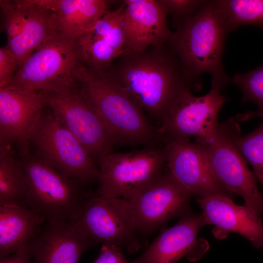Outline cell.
I'll list each match as a JSON object with an SVG mask.
<instances>
[{"instance_id": "cell-2", "label": "cell", "mask_w": 263, "mask_h": 263, "mask_svg": "<svg viewBox=\"0 0 263 263\" xmlns=\"http://www.w3.org/2000/svg\"><path fill=\"white\" fill-rule=\"evenodd\" d=\"M78 79L115 143L152 146L162 142L158 127L148 119L110 68L95 70L83 66Z\"/></svg>"}, {"instance_id": "cell-3", "label": "cell", "mask_w": 263, "mask_h": 263, "mask_svg": "<svg viewBox=\"0 0 263 263\" xmlns=\"http://www.w3.org/2000/svg\"><path fill=\"white\" fill-rule=\"evenodd\" d=\"M215 0L207 2L166 42L192 80L200 82L205 73L211 76V85L225 87L230 80L222 62L226 38L229 33Z\"/></svg>"}, {"instance_id": "cell-29", "label": "cell", "mask_w": 263, "mask_h": 263, "mask_svg": "<svg viewBox=\"0 0 263 263\" xmlns=\"http://www.w3.org/2000/svg\"><path fill=\"white\" fill-rule=\"evenodd\" d=\"M93 263H131L123 255L122 249L112 245H102L100 254Z\"/></svg>"}, {"instance_id": "cell-26", "label": "cell", "mask_w": 263, "mask_h": 263, "mask_svg": "<svg viewBox=\"0 0 263 263\" xmlns=\"http://www.w3.org/2000/svg\"><path fill=\"white\" fill-rule=\"evenodd\" d=\"M231 82L242 91V103L251 102L258 110L251 112L252 118L263 116V63L249 72L236 74Z\"/></svg>"}, {"instance_id": "cell-8", "label": "cell", "mask_w": 263, "mask_h": 263, "mask_svg": "<svg viewBox=\"0 0 263 263\" xmlns=\"http://www.w3.org/2000/svg\"><path fill=\"white\" fill-rule=\"evenodd\" d=\"M237 120L236 116L219 124L213 136L202 145L217 180L229 192L241 196L245 206L255 216L261 217L263 215V195L254 173L234 142L235 136L241 132Z\"/></svg>"}, {"instance_id": "cell-15", "label": "cell", "mask_w": 263, "mask_h": 263, "mask_svg": "<svg viewBox=\"0 0 263 263\" xmlns=\"http://www.w3.org/2000/svg\"><path fill=\"white\" fill-rule=\"evenodd\" d=\"M123 52L139 53L165 44L172 32L155 0H124Z\"/></svg>"}, {"instance_id": "cell-24", "label": "cell", "mask_w": 263, "mask_h": 263, "mask_svg": "<svg viewBox=\"0 0 263 263\" xmlns=\"http://www.w3.org/2000/svg\"><path fill=\"white\" fill-rule=\"evenodd\" d=\"M230 32L243 25L263 28V0H216Z\"/></svg>"}, {"instance_id": "cell-9", "label": "cell", "mask_w": 263, "mask_h": 263, "mask_svg": "<svg viewBox=\"0 0 263 263\" xmlns=\"http://www.w3.org/2000/svg\"><path fill=\"white\" fill-rule=\"evenodd\" d=\"M69 222L94 244L112 245L128 253L144 246L135 228L127 200L90 192L77 216Z\"/></svg>"}, {"instance_id": "cell-17", "label": "cell", "mask_w": 263, "mask_h": 263, "mask_svg": "<svg viewBox=\"0 0 263 263\" xmlns=\"http://www.w3.org/2000/svg\"><path fill=\"white\" fill-rule=\"evenodd\" d=\"M124 8L123 0L116 8L106 12L91 30L77 38L87 67L108 69L123 52Z\"/></svg>"}, {"instance_id": "cell-6", "label": "cell", "mask_w": 263, "mask_h": 263, "mask_svg": "<svg viewBox=\"0 0 263 263\" xmlns=\"http://www.w3.org/2000/svg\"><path fill=\"white\" fill-rule=\"evenodd\" d=\"M83 66L77 39L57 34L37 48L23 62L9 84L50 92L76 83Z\"/></svg>"}, {"instance_id": "cell-25", "label": "cell", "mask_w": 263, "mask_h": 263, "mask_svg": "<svg viewBox=\"0 0 263 263\" xmlns=\"http://www.w3.org/2000/svg\"><path fill=\"white\" fill-rule=\"evenodd\" d=\"M234 142L244 159L252 166L253 173L263 188V121L246 135L238 133Z\"/></svg>"}, {"instance_id": "cell-10", "label": "cell", "mask_w": 263, "mask_h": 263, "mask_svg": "<svg viewBox=\"0 0 263 263\" xmlns=\"http://www.w3.org/2000/svg\"><path fill=\"white\" fill-rule=\"evenodd\" d=\"M48 93L47 106L97 164L116 144L79 82Z\"/></svg>"}, {"instance_id": "cell-21", "label": "cell", "mask_w": 263, "mask_h": 263, "mask_svg": "<svg viewBox=\"0 0 263 263\" xmlns=\"http://www.w3.org/2000/svg\"><path fill=\"white\" fill-rule=\"evenodd\" d=\"M24 21L19 32L7 39L5 46L16 58L19 67L38 47L57 35L54 15L34 0H26Z\"/></svg>"}, {"instance_id": "cell-11", "label": "cell", "mask_w": 263, "mask_h": 263, "mask_svg": "<svg viewBox=\"0 0 263 263\" xmlns=\"http://www.w3.org/2000/svg\"><path fill=\"white\" fill-rule=\"evenodd\" d=\"M220 87L211 85L209 92L200 96L192 91L185 93L158 127L162 142L190 140L203 145L214 134L219 113L227 101Z\"/></svg>"}, {"instance_id": "cell-1", "label": "cell", "mask_w": 263, "mask_h": 263, "mask_svg": "<svg viewBox=\"0 0 263 263\" xmlns=\"http://www.w3.org/2000/svg\"><path fill=\"white\" fill-rule=\"evenodd\" d=\"M110 70L139 107L160 126L181 96L197 91L166 43L139 53L123 52Z\"/></svg>"}, {"instance_id": "cell-30", "label": "cell", "mask_w": 263, "mask_h": 263, "mask_svg": "<svg viewBox=\"0 0 263 263\" xmlns=\"http://www.w3.org/2000/svg\"><path fill=\"white\" fill-rule=\"evenodd\" d=\"M28 247H23L10 256L0 258V263H32Z\"/></svg>"}, {"instance_id": "cell-22", "label": "cell", "mask_w": 263, "mask_h": 263, "mask_svg": "<svg viewBox=\"0 0 263 263\" xmlns=\"http://www.w3.org/2000/svg\"><path fill=\"white\" fill-rule=\"evenodd\" d=\"M45 223L25 206L0 205V258L28 246Z\"/></svg>"}, {"instance_id": "cell-7", "label": "cell", "mask_w": 263, "mask_h": 263, "mask_svg": "<svg viewBox=\"0 0 263 263\" xmlns=\"http://www.w3.org/2000/svg\"><path fill=\"white\" fill-rule=\"evenodd\" d=\"M164 146H149L128 152H111L97 163L96 193L107 197L131 199L143 191L164 172Z\"/></svg>"}, {"instance_id": "cell-28", "label": "cell", "mask_w": 263, "mask_h": 263, "mask_svg": "<svg viewBox=\"0 0 263 263\" xmlns=\"http://www.w3.org/2000/svg\"><path fill=\"white\" fill-rule=\"evenodd\" d=\"M19 68L18 62L5 46L0 48V88L9 84Z\"/></svg>"}, {"instance_id": "cell-4", "label": "cell", "mask_w": 263, "mask_h": 263, "mask_svg": "<svg viewBox=\"0 0 263 263\" xmlns=\"http://www.w3.org/2000/svg\"><path fill=\"white\" fill-rule=\"evenodd\" d=\"M19 157L27 181L25 207L45 222L75 218L90 192L77 180L63 175L30 152Z\"/></svg>"}, {"instance_id": "cell-5", "label": "cell", "mask_w": 263, "mask_h": 263, "mask_svg": "<svg viewBox=\"0 0 263 263\" xmlns=\"http://www.w3.org/2000/svg\"><path fill=\"white\" fill-rule=\"evenodd\" d=\"M29 151L83 186L97 181V163L48 106L41 113L28 139Z\"/></svg>"}, {"instance_id": "cell-19", "label": "cell", "mask_w": 263, "mask_h": 263, "mask_svg": "<svg viewBox=\"0 0 263 263\" xmlns=\"http://www.w3.org/2000/svg\"><path fill=\"white\" fill-rule=\"evenodd\" d=\"M207 225L217 231L232 232L249 240L255 248L263 247V225L246 206L235 204L228 197L215 195L198 198Z\"/></svg>"}, {"instance_id": "cell-27", "label": "cell", "mask_w": 263, "mask_h": 263, "mask_svg": "<svg viewBox=\"0 0 263 263\" xmlns=\"http://www.w3.org/2000/svg\"><path fill=\"white\" fill-rule=\"evenodd\" d=\"M171 18L175 30L180 28L207 1L202 0H155Z\"/></svg>"}, {"instance_id": "cell-13", "label": "cell", "mask_w": 263, "mask_h": 263, "mask_svg": "<svg viewBox=\"0 0 263 263\" xmlns=\"http://www.w3.org/2000/svg\"><path fill=\"white\" fill-rule=\"evenodd\" d=\"M47 101V92L0 88V146H15L19 156L28 154V137Z\"/></svg>"}, {"instance_id": "cell-20", "label": "cell", "mask_w": 263, "mask_h": 263, "mask_svg": "<svg viewBox=\"0 0 263 263\" xmlns=\"http://www.w3.org/2000/svg\"><path fill=\"white\" fill-rule=\"evenodd\" d=\"M54 14L58 35L77 39L91 30L109 10L113 1L105 0H34Z\"/></svg>"}, {"instance_id": "cell-14", "label": "cell", "mask_w": 263, "mask_h": 263, "mask_svg": "<svg viewBox=\"0 0 263 263\" xmlns=\"http://www.w3.org/2000/svg\"><path fill=\"white\" fill-rule=\"evenodd\" d=\"M166 164L174 177L193 196L221 195L233 198L214 175L204 147L190 140L165 143Z\"/></svg>"}, {"instance_id": "cell-23", "label": "cell", "mask_w": 263, "mask_h": 263, "mask_svg": "<svg viewBox=\"0 0 263 263\" xmlns=\"http://www.w3.org/2000/svg\"><path fill=\"white\" fill-rule=\"evenodd\" d=\"M27 181L21 158L0 146V205L25 206Z\"/></svg>"}, {"instance_id": "cell-18", "label": "cell", "mask_w": 263, "mask_h": 263, "mask_svg": "<svg viewBox=\"0 0 263 263\" xmlns=\"http://www.w3.org/2000/svg\"><path fill=\"white\" fill-rule=\"evenodd\" d=\"M94 244L68 221L45 222L29 245L32 263H78Z\"/></svg>"}, {"instance_id": "cell-12", "label": "cell", "mask_w": 263, "mask_h": 263, "mask_svg": "<svg viewBox=\"0 0 263 263\" xmlns=\"http://www.w3.org/2000/svg\"><path fill=\"white\" fill-rule=\"evenodd\" d=\"M193 195L169 171L163 172L136 196L127 200L133 225L139 233L149 234L169 221L191 212Z\"/></svg>"}, {"instance_id": "cell-16", "label": "cell", "mask_w": 263, "mask_h": 263, "mask_svg": "<svg viewBox=\"0 0 263 263\" xmlns=\"http://www.w3.org/2000/svg\"><path fill=\"white\" fill-rule=\"evenodd\" d=\"M206 225L202 213H188L162 232L139 258L131 263H176L185 255L190 262L198 261L207 250L198 245L197 236Z\"/></svg>"}]
</instances>
